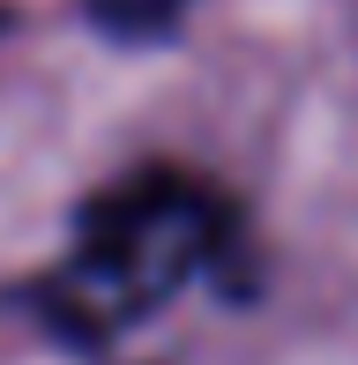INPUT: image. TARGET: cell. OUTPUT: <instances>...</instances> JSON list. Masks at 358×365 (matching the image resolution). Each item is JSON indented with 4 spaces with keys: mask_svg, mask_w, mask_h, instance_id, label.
I'll return each instance as SVG.
<instances>
[{
    "mask_svg": "<svg viewBox=\"0 0 358 365\" xmlns=\"http://www.w3.org/2000/svg\"><path fill=\"white\" fill-rule=\"evenodd\" d=\"M239 261V202L187 164H142L75 209L68 254L15 306L68 351H105Z\"/></svg>",
    "mask_w": 358,
    "mask_h": 365,
    "instance_id": "cell-1",
    "label": "cell"
},
{
    "mask_svg": "<svg viewBox=\"0 0 358 365\" xmlns=\"http://www.w3.org/2000/svg\"><path fill=\"white\" fill-rule=\"evenodd\" d=\"M112 38H165V30L187 15V0H83Z\"/></svg>",
    "mask_w": 358,
    "mask_h": 365,
    "instance_id": "cell-2",
    "label": "cell"
}]
</instances>
